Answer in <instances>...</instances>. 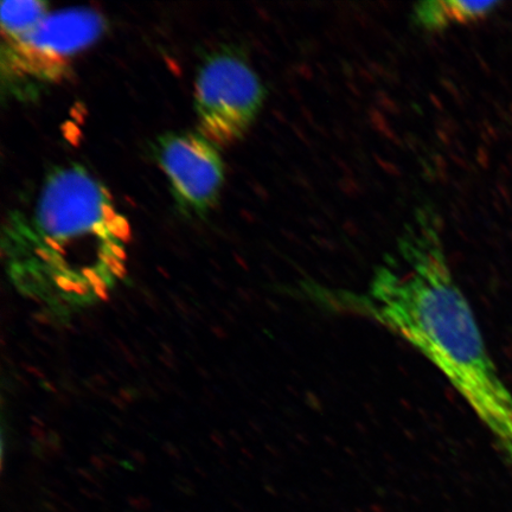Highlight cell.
Instances as JSON below:
<instances>
[{"label": "cell", "mask_w": 512, "mask_h": 512, "mask_svg": "<svg viewBox=\"0 0 512 512\" xmlns=\"http://www.w3.org/2000/svg\"><path fill=\"white\" fill-rule=\"evenodd\" d=\"M300 288L311 303L366 318L411 344L467 402L512 466V392L453 277L433 208L415 211L395 252L362 290L318 284Z\"/></svg>", "instance_id": "1"}, {"label": "cell", "mask_w": 512, "mask_h": 512, "mask_svg": "<svg viewBox=\"0 0 512 512\" xmlns=\"http://www.w3.org/2000/svg\"><path fill=\"white\" fill-rule=\"evenodd\" d=\"M12 267L19 273L44 270L82 279L70 258L76 253L99 262L113 279L127 274L130 222L115 207L111 192L79 164L51 170L28 209L10 214L4 228Z\"/></svg>", "instance_id": "2"}, {"label": "cell", "mask_w": 512, "mask_h": 512, "mask_svg": "<svg viewBox=\"0 0 512 512\" xmlns=\"http://www.w3.org/2000/svg\"><path fill=\"white\" fill-rule=\"evenodd\" d=\"M106 30V18L93 9L49 12L29 34L2 43L3 88L17 99H28L56 85Z\"/></svg>", "instance_id": "3"}, {"label": "cell", "mask_w": 512, "mask_h": 512, "mask_svg": "<svg viewBox=\"0 0 512 512\" xmlns=\"http://www.w3.org/2000/svg\"><path fill=\"white\" fill-rule=\"evenodd\" d=\"M265 96L251 64L233 50L214 51L196 74L197 131L219 147L239 142L258 117Z\"/></svg>", "instance_id": "4"}, {"label": "cell", "mask_w": 512, "mask_h": 512, "mask_svg": "<svg viewBox=\"0 0 512 512\" xmlns=\"http://www.w3.org/2000/svg\"><path fill=\"white\" fill-rule=\"evenodd\" d=\"M153 152L178 207L191 216L208 215L224 183L219 146L198 131L169 132L157 139Z\"/></svg>", "instance_id": "5"}, {"label": "cell", "mask_w": 512, "mask_h": 512, "mask_svg": "<svg viewBox=\"0 0 512 512\" xmlns=\"http://www.w3.org/2000/svg\"><path fill=\"white\" fill-rule=\"evenodd\" d=\"M501 2H465V0H430L415 5L413 19L419 28L438 32L452 25L483 21L494 14Z\"/></svg>", "instance_id": "6"}, {"label": "cell", "mask_w": 512, "mask_h": 512, "mask_svg": "<svg viewBox=\"0 0 512 512\" xmlns=\"http://www.w3.org/2000/svg\"><path fill=\"white\" fill-rule=\"evenodd\" d=\"M49 4L40 0H11L2 3L3 42L18 40L34 30L49 14Z\"/></svg>", "instance_id": "7"}]
</instances>
